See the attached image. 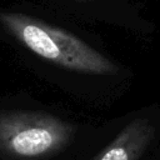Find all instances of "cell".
Masks as SVG:
<instances>
[{
  "instance_id": "obj_3",
  "label": "cell",
  "mask_w": 160,
  "mask_h": 160,
  "mask_svg": "<svg viewBox=\"0 0 160 160\" xmlns=\"http://www.w3.org/2000/svg\"><path fill=\"white\" fill-rule=\"evenodd\" d=\"M148 140V129L141 121L128 125L94 160H135Z\"/></svg>"
},
{
  "instance_id": "obj_2",
  "label": "cell",
  "mask_w": 160,
  "mask_h": 160,
  "mask_svg": "<svg viewBox=\"0 0 160 160\" xmlns=\"http://www.w3.org/2000/svg\"><path fill=\"white\" fill-rule=\"evenodd\" d=\"M74 126L42 112H0V152L16 159H39L62 150L74 136Z\"/></svg>"
},
{
  "instance_id": "obj_1",
  "label": "cell",
  "mask_w": 160,
  "mask_h": 160,
  "mask_svg": "<svg viewBox=\"0 0 160 160\" xmlns=\"http://www.w3.org/2000/svg\"><path fill=\"white\" fill-rule=\"evenodd\" d=\"M0 21L29 50L51 62L80 72H115L105 56L71 32L18 12H2Z\"/></svg>"
}]
</instances>
